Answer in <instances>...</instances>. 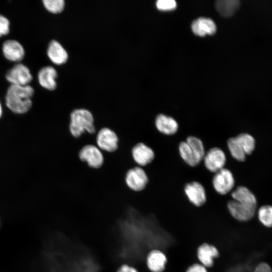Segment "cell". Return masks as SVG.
<instances>
[{
	"mask_svg": "<svg viewBox=\"0 0 272 272\" xmlns=\"http://www.w3.org/2000/svg\"><path fill=\"white\" fill-rule=\"evenodd\" d=\"M34 94V88L30 85H10L7 89L5 96L6 106L15 113H25L32 107V99Z\"/></svg>",
	"mask_w": 272,
	"mask_h": 272,
	"instance_id": "obj_1",
	"label": "cell"
},
{
	"mask_svg": "<svg viewBox=\"0 0 272 272\" xmlns=\"http://www.w3.org/2000/svg\"><path fill=\"white\" fill-rule=\"evenodd\" d=\"M69 130L75 138H79L85 132L97 133L92 113L88 109L78 108L70 114Z\"/></svg>",
	"mask_w": 272,
	"mask_h": 272,
	"instance_id": "obj_2",
	"label": "cell"
},
{
	"mask_svg": "<svg viewBox=\"0 0 272 272\" xmlns=\"http://www.w3.org/2000/svg\"><path fill=\"white\" fill-rule=\"evenodd\" d=\"M257 206L256 197L230 200L227 203L229 213L236 220L246 222L255 215Z\"/></svg>",
	"mask_w": 272,
	"mask_h": 272,
	"instance_id": "obj_3",
	"label": "cell"
},
{
	"mask_svg": "<svg viewBox=\"0 0 272 272\" xmlns=\"http://www.w3.org/2000/svg\"><path fill=\"white\" fill-rule=\"evenodd\" d=\"M124 181L127 187L135 192L143 191L147 187L149 176L143 167L135 166L129 169L125 175Z\"/></svg>",
	"mask_w": 272,
	"mask_h": 272,
	"instance_id": "obj_4",
	"label": "cell"
},
{
	"mask_svg": "<svg viewBox=\"0 0 272 272\" xmlns=\"http://www.w3.org/2000/svg\"><path fill=\"white\" fill-rule=\"evenodd\" d=\"M78 157L82 162L94 169L100 168L104 161L103 152L96 145L93 144L83 146L79 152Z\"/></svg>",
	"mask_w": 272,
	"mask_h": 272,
	"instance_id": "obj_5",
	"label": "cell"
},
{
	"mask_svg": "<svg viewBox=\"0 0 272 272\" xmlns=\"http://www.w3.org/2000/svg\"><path fill=\"white\" fill-rule=\"evenodd\" d=\"M5 78L11 85L26 86L30 85L33 76L29 67L25 64L15 63L6 73Z\"/></svg>",
	"mask_w": 272,
	"mask_h": 272,
	"instance_id": "obj_6",
	"label": "cell"
},
{
	"mask_svg": "<svg viewBox=\"0 0 272 272\" xmlns=\"http://www.w3.org/2000/svg\"><path fill=\"white\" fill-rule=\"evenodd\" d=\"M119 138L116 133L111 128L104 127L100 128L96 137V146L104 153H112L118 148Z\"/></svg>",
	"mask_w": 272,
	"mask_h": 272,
	"instance_id": "obj_7",
	"label": "cell"
},
{
	"mask_svg": "<svg viewBox=\"0 0 272 272\" xmlns=\"http://www.w3.org/2000/svg\"><path fill=\"white\" fill-rule=\"evenodd\" d=\"M212 182L215 190L218 193L225 195L233 188L235 180L231 171L224 168L215 173Z\"/></svg>",
	"mask_w": 272,
	"mask_h": 272,
	"instance_id": "obj_8",
	"label": "cell"
},
{
	"mask_svg": "<svg viewBox=\"0 0 272 272\" xmlns=\"http://www.w3.org/2000/svg\"><path fill=\"white\" fill-rule=\"evenodd\" d=\"M131 155L134 162L141 167L148 166L155 158L153 150L143 142H139L132 148Z\"/></svg>",
	"mask_w": 272,
	"mask_h": 272,
	"instance_id": "obj_9",
	"label": "cell"
},
{
	"mask_svg": "<svg viewBox=\"0 0 272 272\" xmlns=\"http://www.w3.org/2000/svg\"><path fill=\"white\" fill-rule=\"evenodd\" d=\"M4 56L8 60L16 63L21 62L25 55V50L22 44L16 39H7L2 46Z\"/></svg>",
	"mask_w": 272,
	"mask_h": 272,
	"instance_id": "obj_10",
	"label": "cell"
},
{
	"mask_svg": "<svg viewBox=\"0 0 272 272\" xmlns=\"http://www.w3.org/2000/svg\"><path fill=\"white\" fill-rule=\"evenodd\" d=\"M203 160L206 168L211 172L216 173L224 168L226 156L222 149L215 147L205 154Z\"/></svg>",
	"mask_w": 272,
	"mask_h": 272,
	"instance_id": "obj_11",
	"label": "cell"
},
{
	"mask_svg": "<svg viewBox=\"0 0 272 272\" xmlns=\"http://www.w3.org/2000/svg\"><path fill=\"white\" fill-rule=\"evenodd\" d=\"M184 192L190 202L196 207H200L207 200L206 193L203 185L197 181L185 184Z\"/></svg>",
	"mask_w": 272,
	"mask_h": 272,
	"instance_id": "obj_12",
	"label": "cell"
},
{
	"mask_svg": "<svg viewBox=\"0 0 272 272\" xmlns=\"http://www.w3.org/2000/svg\"><path fill=\"white\" fill-rule=\"evenodd\" d=\"M219 256L218 249L212 244L203 243L197 248V258L200 264L206 268L212 267L214 265V259Z\"/></svg>",
	"mask_w": 272,
	"mask_h": 272,
	"instance_id": "obj_13",
	"label": "cell"
},
{
	"mask_svg": "<svg viewBox=\"0 0 272 272\" xmlns=\"http://www.w3.org/2000/svg\"><path fill=\"white\" fill-rule=\"evenodd\" d=\"M57 77V71L51 66H45L41 67L37 75L39 85L43 88L50 91L54 90L56 87Z\"/></svg>",
	"mask_w": 272,
	"mask_h": 272,
	"instance_id": "obj_14",
	"label": "cell"
},
{
	"mask_svg": "<svg viewBox=\"0 0 272 272\" xmlns=\"http://www.w3.org/2000/svg\"><path fill=\"white\" fill-rule=\"evenodd\" d=\"M167 261L166 255L158 249L152 250L146 257L147 266L152 272H163L165 269Z\"/></svg>",
	"mask_w": 272,
	"mask_h": 272,
	"instance_id": "obj_15",
	"label": "cell"
},
{
	"mask_svg": "<svg viewBox=\"0 0 272 272\" xmlns=\"http://www.w3.org/2000/svg\"><path fill=\"white\" fill-rule=\"evenodd\" d=\"M47 54L53 63L58 65L64 63L68 58V54L66 50L55 40H52L49 43Z\"/></svg>",
	"mask_w": 272,
	"mask_h": 272,
	"instance_id": "obj_16",
	"label": "cell"
},
{
	"mask_svg": "<svg viewBox=\"0 0 272 272\" xmlns=\"http://www.w3.org/2000/svg\"><path fill=\"white\" fill-rule=\"evenodd\" d=\"M155 124L160 132L168 135L175 134L178 129V124L176 120L163 114L157 116Z\"/></svg>",
	"mask_w": 272,
	"mask_h": 272,
	"instance_id": "obj_17",
	"label": "cell"
},
{
	"mask_svg": "<svg viewBox=\"0 0 272 272\" xmlns=\"http://www.w3.org/2000/svg\"><path fill=\"white\" fill-rule=\"evenodd\" d=\"M191 29L195 34L203 36L214 34L216 31V26L212 19L200 17L192 22Z\"/></svg>",
	"mask_w": 272,
	"mask_h": 272,
	"instance_id": "obj_18",
	"label": "cell"
},
{
	"mask_svg": "<svg viewBox=\"0 0 272 272\" xmlns=\"http://www.w3.org/2000/svg\"><path fill=\"white\" fill-rule=\"evenodd\" d=\"M240 5L238 0H218L215 3V7L222 16L228 17L234 15Z\"/></svg>",
	"mask_w": 272,
	"mask_h": 272,
	"instance_id": "obj_19",
	"label": "cell"
},
{
	"mask_svg": "<svg viewBox=\"0 0 272 272\" xmlns=\"http://www.w3.org/2000/svg\"><path fill=\"white\" fill-rule=\"evenodd\" d=\"M179 151L182 159L188 165L194 167L199 163L193 151L186 141L181 142L179 144Z\"/></svg>",
	"mask_w": 272,
	"mask_h": 272,
	"instance_id": "obj_20",
	"label": "cell"
},
{
	"mask_svg": "<svg viewBox=\"0 0 272 272\" xmlns=\"http://www.w3.org/2000/svg\"><path fill=\"white\" fill-rule=\"evenodd\" d=\"M227 146L231 156L234 159L239 161H245L246 155L236 137L228 140Z\"/></svg>",
	"mask_w": 272,
	"mask_h": 272,
	"instance_id": "obj_21",
	"label": "cell"
},
{
	"mask_svg": "<svg viewBox=\"0 0 272 272\" xmlns=\"http://www.w3.org/2000/svg\"><path fill=\"white\" fill-rule=\"evenodd\" d=\"M186 142L193 151L197 160L200 163L206 154L202 141L195 137L189 136L186 139Z\"/></svg>",
	"mask_w": 272,
	"mask_h": 272,
	"instance_id": "obj_22",
	"label": "cell"
},
{
	"mask_svg": "<svg viewBox=\"0 0 272 272\" xmlns=\"http://www.w3.org/2000/svg\"><path fill=\"white\" fill-rule=\"evenodd\" d=\"M246 155H250L255 148V140L248 133H240L235 137Z\"/></svg>",
	"mask_w": 272,
	"mask_h": 272,
	"instance_id": "obj_23",
	"label": "cell"
},
{
	"mask_svg": "<svg viewBox=\"0 0 272 272\" xmlns=\"http://www.w3.org/2000/svg\"><path fill=\"white\" fill-rule=\"evenodd\" d=\"M258 218L260 222L267 227H272V206H263L259 209Z\"/></svg>",
	"mask_w": 272,
	"mask_h": 272,
	"instance_id": "obj_24",
	"label": "cell"
},
{
	"mask_svg": "<svg viewBox=\"0 0 272 272\" xmlns=\"http://www.w3.org/2000/svg\"><path fill=\"white\" fill-rule=\"evenodd\" d=\"M42 3L48 11L55 14L61 12L65 6L63 0H43Z\"/></svg>",
	"mask_w": 272,
	"mask_h": 272,
	"instance_id": "obj_25",
	"label": "cell"
},
{
	"mask_svg": "<svg viewBox=\"0 0 272 272\" xmlns=\"http://www.w3.org/2000/svg\"><path fill=\"white\" fill-rule=\"evenodd\" d=\"M10 25L11 23L9 19L0 14V38L9 34Z\"/></svg>",
	"mask_w": 272,
	"mask_h": 272,
	"instance_id": "obj_26",
	"label": "cell"
},
{
	"mask_svg": "<svg viewBox=\"0 0 272 272\" xmlns=\"http://www.w3.org/2000/svg\"><path fill=\"white\" fill-rule=\"evenodd\" d=\"M156 5L160 10L168 11L174 9L177 4L174 0H158L156 2Z\"/></svg>",
	"mask_w": 272,
	"mask_h": 272,
	"instance_id": "obj_27",
	"label": "cell"
},
{
	"mask_svg": "<svg viewBox=\"0 0 272 272\" xmlns=\"http://www.w3.org/2000/svg\"><path fill=\"white\" fill-rule=\"evenodd\" d=\"M186 272H208L206 267L200 263H194L188 266Z\"/></svg>",
	"mask_w": 272,
	"mask_h": 272,
	"instance_id": "obj_28",
	"label": "cell"
},
{
	"mask_svg": "<svg viewBox=\"0 0 272 272\" xmlns=\"http://www.w3.org/2000/svg\"><path fill=\"white\" fill-rule=\"evenodd\" d=\"M253 272H272V269L268 264L261 262L255 267Z\"/></svg>",
	"mask_w": 272,
	"mask_h": 272,
	"instance_id": "obj_29",
	"label": "cell"
},
{
	"mask_svg": "<svg viewBox=\"0 0 272 272\" xmlns=\"http://www.w3.org/2000/svg\"><path fill=\"white\" fill-rule=\"evenodd\" d=\"M116 272H138L133 266L126 263L121 264L117 269Z\"/></svg>",
	"mask_w": 272,
	"mask_h": 272,
	"instance_id": "obj_30",
	"label": "cell"
},
{
	"mask_svg": "<svg viewBox=\"0 0 272 272\" xmlns=\"http://www.w3.org/2000/svg\"><path fill=\"white\" fill-rule=\"evenodd\" d=\"M2 113H3V108H2L1 103L0 102V118L2 116Z\"/></svg>",
	"mask_w": 272,
	"mask_h": 272,
	"instance_id": "obj_31",
	"label": "cell"
}]
</instances>
